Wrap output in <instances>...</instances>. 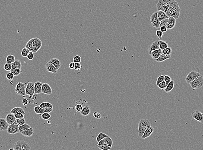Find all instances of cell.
<instances>
[{
    "label": "cell",
    "mask_w": 203,
    "mask_h": 150,
    "mask_svg": "<svg viewBox=\"0 0 203 150\" xmlns=\"http://www.w3.org/2000/svg\"><path fill=\"white\" fill-rule=\"evenodd\" d=\"M31 127L29 125L25 123L23 125H22L21 126H19V131L20 133L21 131H23L24 130H26L27 129H29Z\"/></svg>",
    "instance_id": "34"
},
{
    "label": "cell",
    "mask_w": 203,
    "mask_h": 150,
    "mask_svg": "<svg viewBox=\"0 0 203 150\" xmlns=\"http://www.w3.org/2000/svg\"><path fill=\"white\" fill-rule=\"evenodd\" d=\"M15 91L17 95L23 97L25 96L26 95L25 84L21 82H17Z\"/></svg>",
    "instance_id": "5"
},
{
    "label": "cell",
    "mask_w": 203,
    "mask_h": 150,
    "mask_svg": "<svg viewBox=\"0 0 203 150\" xmlns=\"http://www.w3.org/2000/svg\"><path fill=\"white\" fill-rule=\"evenodd\" d=\"M27 59H29V60H33V58H34L33 52H32V51H30V52L29 53L28 55V56L27 57Z\"/></svg>",
    "instance_id": "53"
},
{
    "label": "cell",
    "mask_w": 203,
    "mask_h": 150,
    "mask_svg": "<svg viewBox=\"0 0 203 150\" xmlns=\"http://www.w3.org/2000/svg\"><path fill=\"white\" fill-rule=\"evenodd\" d=\"M81 65L80 64V63H75L74 69L75 70L79 71L81 69Z\"/></svg>",
    "instance_id": "56"
},
{
    "label": "cell",
    "mask_w": 203,
    "mask_h": 150,
    "mask_svg": "<svg viewBox=\"0 0 203 150\" xmlns=\"http://www.w3.org/2000/svg\"><path fill=\"white\" fill-rule=\"evenodd\" d=\"M170 58L171 55H167L162 53L157 59H155V61L158 62H163L167 59H170Z\"/></svg>",
    "instance_id": "22"
},
{
    "label": "cell",
    "mask_w": 203,
    "mask_h": 150,
    "mask_svg": "<svg viewBox=\"0 0 203 150\" xmlns=\"http://www.w3.org/2000/svg\"><path fill=\"white\" fill-rule=\"evenodd\" d=\"M15 117L16 118H24V114L22 113H17L16 114H14Z\"/></svg>",
    "instance_id": "52"
},
{
    "label": "cell",
    "mask_w": 203,
    "mask_h": 150,
    "mask_svg": "<svg viewBox=\"0 0 203 150\" xmlns=\"http://www.w3.org/2000/svg\"><path fill=\"white\" fill-rule=\"evenodd\" d=\"M26 47L33 52H37L41 48L40 47L32 43L30 40L27 43Z\"/></svg>",
    "instance_id": "10"
},
{
    "label": "cell",
    "mask_w": 203,
    "mask_h": 150,
    "mask_svg": "<svg viewBox=\"0 0 203 150\" xmlns=\"http://www.w3.org/2000/svg\"><path fill=\"white\" fill-rule=\"evenodd\" d=\"M81 61V57L79 55H76L73 58V62L75 63H80Z\"/></svg>",
    "instance_id": "45"
},
{
    "label": "cell",
    "mask_w": 203,
    "mask_h": 150,
    "mask_svg": "<svg viewBox=\"0 0 203 150\" xmlns=\"http://www.w3.org/2000/svg\"><path fill=\"white\" fill-rule=\"evenodd\" d=\"M160 48V46L159 45L158 43V40L155 41L153 42L150 45L149 47L148 48V51L149 53L150 54L152 51H154L155 50L158 49Z\"/></svg>",
    "instance_id": "16"
},
{
    "label": "cell",
    "mask_w": 203,
    "mask_h": 150,
    "mask_svg": "<svg viewBox=\"0 0 203 150\" xmlns=\"http://www.w3.org/2000/svg\"><path fill=\"white\" fill-rule=\"evenodd\" d=\"M48 124H50L51 123V121L48 120Z\"/></svg>",
    "instance_id": "63"
},
{
    "label": "cell",
    "mask_w": 203,
    "mask_h": 150,
    "mask_svg": "<svg viewBox=\"0 0 203 150\" xmlns=\"http://www.w3.org/2000/svg\"><path fill=\"white\" fill-rule=\"evenodd\" d=\"M83 108L82 105L80 104H77L75 106V109H76V110H77V111L78 112H80L82 110Z\"/></svg>",
    "instance_id": "50"
},
{
    "label": "cell",
    "mask_w": 203,
    "mask_h": 150,
    "mask_svg": "<svg viewBox=\"0 0 203 150\" xmlns=\"http://www.w3.org/2000/svg\"><path fill=\"white\" fill-rule=\"evenodd\" d=\"M162 53V50H161V49L160 48L158 49L155 50L154 51H152L150 54H161Z\"/></svg>",
    "instance_id": "57"
},
{
    "label": "cell",
    "mask_w": 203,
    "mask_h": 150,
    "mask_svg": "<svg viewBox=\"0 0 203 150\" xmlns=\"http://www.w3.org/2000/svg\"><path fill=\"white\" fill-rule=\"evenodd\" d=\"M168 23L171 24H173L176 25V19H175L173 17H169L168 20Z\"/></svg>",
    "instance_id": "43"
},
{
    "label": "cell",
    "mask_w": 203,
    "mask_h": 150,
    "mask_svg": "<svg viewBox=\"0 0 203 150\" xmlns=\"http://www.w3.org/2000/svg\"><path fill=\"white\" fill-rule=\"evenodd\" d=\"M45 67L46 69L49 72L52 73L53 74H56L58 72V70L57 69L56 67L54 66L53 64H51L49 62L46 64Z\"/></svg>",
    "instance_id": "12"
},
{
    "label": "cell",
    "mask_w": 203,
    "mask_h": 150,
    "mask_svg": "<svg viewBox=\"0 0 203 150\" xmlns=\"http://www.w3.org/2000/svg\"><path fill=\"white\" fill-rule=\"evenodd\" d=\"M107 136H108V135L106 134H105L103 132H100L96 137V141L98 142H99L100 140L103 139L105 137Z\"/></svg>",
    "instance_id": "33"
},
{
    "label": "cell",
    "mask_w": 203,
    "mask_h": 150,
    "mask_svg": "<svg viewBox=\"0 0 203 150\" xmlns=\"http://www.w3.org/2000/svg\"><path fill=\"white\" fill-rule=\"evenodd\" d=\"M12 68H16L21 69L22 67V64L20 61L19 60H16L13 63H11Z\"/></svg>",
    "instance_id": "27"
},
{
    "label": "cell",
    "mask_w": 203,
    "mask_h": 150,
    "mask_svg": "<svg viewBox=\"0 0 203 150\" xmlns=\"http://www.w3.org/2000/svg\"><path fill=\"white\" fill-rule=\"evenodd\" d=\"M14 123L17 125L18 126H21L22 125L26 123V120L24 118H16L15 121Z\"/></svg>",
    "instance_id": "28"
},
{
    "label": "cell",
    "mask_w": 203,
    "mask_h": 150,
    "mask_svg": "<svg viewBox=\"0 0 203 150\" xmlns=\"http://www.w3.org/2000/svg\"><path fill=\"white\" fill-rule=\"evenodd\" d=\"M150 126V122L148 119H142L141 120L138 124L139 137L141 138L143 136L144 131Z\"/></svg>",
    "instance_id": "2"
},
{
    "label": "cell",
    "mask_w": 203,
    "mask_h": 150,
    "mask_svg": "<svg viewBox=\"0 0 203 150\" xmlns=\"http://www.w3.org/2000/svg\"><path fill=\"white\" fill-rule=\"evenodd\" d=\"M69 67L70 69H74V67H75V62H71L69 64Z\"/></svg>",
    "instance_id": "61"
},
{
    "label": "cell",
    "mask_w": 203,
    "mask_h": 150,
    "mask_svg": "<svg viewBox=\"0 0 203 150\" xmlns=\"http://www.w3.org/2000/svg\"><path fill=\"white\" fill-rule=\"evenodd\" d=\"M165 75H161L157 78V80H156V85L157 86H158V85L161 82H162L164 80Z\"/></svg>",
    "instance_id": "41"
},
{
    "label": "cell",
    "mask_w": 203,
    "mask_h": 150,
    "mask_svg": "<svg viewBox=\"0 0 203 150\" xmlns=\"http://www.w3.org/2000/svg\"><path fill=\"white\" fill-rule=\"evenodd\" d=\"M157 15L158 18L160 21L163 20L168 18V16L163 11H158Z\"/></svg>",
    "instance_id": "19"
},
{
    "label": "cell",
    "mask_w": 203,
    "mask_h": 150,
    "mask_svg": "<svg viewBox=\"0 0 203 150\" xmlns=\"http://www.w3.org/2000/svg\"><path fill=\"white\" fill-rule=\"evenodd\" d=\"M193 91L200 89L203 86V77L201 75L189 83Z\"/></svg>",
    "instance_id": "4"
},
{
    "label": "cell",
    "mask_w": 203,
    "mask_h": 150,
    "mask_svg": "<svg viewBox=\"0 0 203 150\" xmlns=\"http://www.w3.org/2000/svg\"><path fill=\"white\" fill-rule=\"evenodd\" d=\"M20 133L24 136L31 137V136H32L33 134H34V129L32 127H31L30 128L21 131Z\"/></svg>",
    "instance_id": "17"
},
{
    "label": "cell",
    "mask_w": 203,
    "mask_h": 150,
    "mask_svg": "<svg viewBox=\"0 0 203 150\" xmlns=\"http://www.w3.org/2000/svg\"><path fill=\"white\" fill-rule=\"evenodd\" d=\"M163 34H164V33L162 32L160 30H156V35L160 39H161V38L163 35Z\"/></svg>",
    "instance_id": "46"
},
{
    "label": "cell",
    "mask_w": 203,
    "mask_h": 150,
    "mask_svg": "<svg viewBox=\"0 0 203 150\" xmlns=\"http://www.w3.org/2000/svg\"><path fill=\"white\" fill-rule=\"evenodd\" d=\"M81 114L83 116L89 115L90 113V109L88 106H86L83 107L82 110L80 111Z\"/></svg>",
    "instance_id": "24"
},
{
    "label": "cell",
    "mask_w": 203,
    "mask_h": 150,
    "mask_svg": "<svg viewBox=\"0 0 203 150\" xmlns=\"http://www.w3.org/2000/svg\"><path fill=\"white\" fill-rule=\"evenodd\" d=\"M4 68L6 71H11V69L12 68L11 63H6V64H5L4 66Z\"/></svg>",
    "instance_id": "38"
},
{
    "label": "cell",
    "mask_w": 203,
    "mask_h": 150,
    "mask_svg": "<svg viewBox=\"0 0 203 150\" xmlns=\"http://www.w3.org/2000/svg\"><path fill=\"white\" fill-rule=\"evenodd\" d=\"M9 125L7 122L5 118H0V131L7 130Z\"/></svg>",
    "instance_id": "14"
},
{
    "label": "cell",
    "mask_w": 203,
    "mask_h": 150,
    "mask_svg": "<svg viewBox=\"0 0 203 150\" xmlns=\"http://www.w3.org/2000/svg\"><path fill=\"white\" fill-rule=\"evenodd\" d=\"M97 146L100 149L102 150H110L111 149V147H110L108 145H97Z\"/></svg>",
    "instance_id": "39"
},
{
    "label": "cell",
    "mask_w": 203,
    "mask_h": 150,
    "mask_svg": "<svg viewBox=\"0 0 203 150\" xmlns=\"http://www.w3.org/2000/svg\"><path fill=\"white\" fill-rule=\"evenodd\" d=\"M51 115L49 113H44L41 115V117L44 120H48L51 118Z\"/></svg>",
    "instance_id": "40"
},
{
    "label": "cell",
    "mask_w": 203,
    "mask_h": 150,
    "mask_svg": "<svg viewBox=\"0 0 203 150\" xmlns=\"http://www.w3.org/2000/svg\"><path fill=\"white\" fill-rule=\"evenodd\" d=\"M5 119L7 122L10 125L14 122L16 118L15 117V115L13 114L10 113L7 115Z\"/></svg>",
    "instance_id": "15"
},
{
    "label": "cell",
    "mask_w": 203,
    "mask_h": 150,
    "mask_svg": "<svg viewBox=\"0 0 203 150\" xmlns=\"http://www.w3.org/2000/svg\"><path fill=\"white\" fill-rule=\"evenodd\" d=\"M30 41L32 43L36 45H37L41 48L42 46V42L38 38H34L30 39Z\"/></svg>",
    "instance_id": "25"
},
{
    "label": "cell",
    "mask_w": 203,
    "mask_h": 150,
    "mask_svg": "<svg viewBox=\"0 0 203 150\" xmlns=\"http://www.w3.org/2000/svg\"><path fill=\"white\" fill-rule=\"evenodd\" d=\"M193 118L195 120L198 121L201 123H203V113H201L200 111L195 110L191 113Z\"/></svg>",
    "instance_id": "8"
},
{
    "label": "cell",
    "mask_w": 203,
    "mask_h": 150,
    "mask_svg": "<svg viewBox=\"0 0 203 150\" xmlns=\"http://www.w3.org/2000/svg\"><path fill=\"white\" fill-rule=\"evenodd\" d=\"M14 75L11 72L8 73L6 75V78L9 80H12L14 78Z\"/></svg>",
    "instance_id": "51"
},
{
    "label": "cell",
    "mask_w": 203,
    "mask_h": 150,
    "mask_svg": "<svg viewBox=\"0 0 203 150\" xmlns=\"http://www.w3.org/2000/svg\"><path fill=\"white\" fill-rule=\"evenodd\" d=\"M158 43L160 46V48L161 49V50H162L168 47V44L165 41L161 40H158Z\"/></svg>",
    "instance_id": "26"
},
{
    "label": "cell",
    "mask_w": 203,
    "mask_h": 150,
    "mask_svg": "<svg viewBox=\"0 0 203 150\" xmlns=\"http://www.w3.org/2000/svg\"><path fill=\"white\" fill-rule=\"evenodd\" d=\"M157 11H164L169 17L178 19L180 15L181 9L176 0H159L156 4Z\"/></svg>",
    "instance_id": "1"
},
{
    "label": "cell",
    "mask_w": 203,
    "mask_h": 150,
    "mask_svg": "<svg viewBox=\"0 0 203 150\" xmlns=\"http://www.w3.org/2000/svg\"><path fill=\"white\" fill-rule=\"evenodd\" d=\"M154 130V129L152 126H149L147 129L144 131V133L143 136L141 138L143 139H145L148 137H150L151 134H152V132Z\"/></svg>",
    "instance_id": "13"
},
{
    "label": "cell",
    "mask_w": 203,
    "mask_h": 150,
    "mask_svg": "<svg viewBox=\"0 0 203 150\" xmlns=\"http://www.w3.org/2000/svg\"><path fill=\"white\" fill-rule=\"evenodd\" d=\"M26 88H28L32 89L33 90H35V84L32 82H29L27 84V87Z\"/></svg>",
    "instance_id": "44"
},
{
    "label": "cell",
    "mask_w": 203,
    "mask_h": 150,
    "mask_svg": "<svg viewBox=\"0 0 203 150\" xmlns=\"http://www.w3.org/2000/svg\"><path fill=\"white\" fill-rule=\"evenodd\" d=\"M39 106L42 108H45L46 107H51L53 108V106L50 103L47 102H44L42 103Z\"/></svg>",
    "instance_id": "36"
},
{
    "label": "cell",
    "mask_w": 203,
    "mask_h": 150,
    "mask_svg": "<svg viewBox=\"0 0 203 150\" xmlns=\"http://www.w3.org/2000/svg\"><path fill=\"white\" fill-rule=\"evenodd\" d=\"M157 14V11L152 13L150 17V20L152 27L156 28V30H158L160 26V21L158 18Z\"/></svg>",
    "instance_id": "7"
},
{
    "label": "cell",
    "mask_w": 203,
    "mask_h": 150,
    "mask_svg": "<svg viewBox=\"0 0 203 150\" xmlns=\"http://www.w3.org/2000/svg\"><path fill=\"white\" fill-rule=\"evenodd\" d=\"M34 84L35 88V94H40L42 93L41 89L43 83L39 81H37L35 82Z\"/></svg>",
    "instance_id": "21"
},
{
    "label": "cell",
    "mask_w": 203,
    "mask_h": 150,
    "mask_svg": "<svg viewBox=\"0 0 203 150\" xmlns=\"http://www.w3.org/2000/svg\"><path fill=\"white\" fill-rule=\"evenodd\" d=\"M10 113H13V114H16L17 113H22L23 114H25V113L24 110L23 108L20 107H16L13 108L11 111Z\"/></svg>",
    "instance_id": "23"
},
{
    "label": "cell",
    "mask_w": 203,
    "mask_h": 150,
    "mask_svg": "<svg viewBox=\"0 0 203 150\" xmlns=\"http://www.w3.org/2000/svg\"><path fill=\"white\" fill-rule=\"evenodd\" d=\"M26 94L27 95L30 96H32L35 94V91L32 89L28 88L26 87Z\"/></svg>",
    "instance_id": "37"
},
{
    "label": "cell",
    "mask_w": 203,
    "mask_h": 150,
    "mask_svg": "<svg viewBox=\"0 0 203 150\" xmlns=\"http://www.w3.org/2000/svg\"><path fill=\"white\" fill-rule=\"evenodd\" d=\"M44 113H50L53 111V108L51 107H46L43 108Z\"/></svg>",
    "instance_id": "48"
},
{
    "label": "cell",
    "mask_w": 203,
    "mask_h": 150,
    "mask_svg": "<svg viewBox=\"0 0 203 150\" xmlns=\"http://www.w3.org/2000/svg\"><path fill=\"white\" fill-rule=\"evenodd\" d=\"M150 55L152 58V59L154 60H155V59H157L159 57L160 55L161 54H152L151 53L150 54Z\"/></svg>",
    "instance_id": "54"
},
{
    "label": "cell",
    "mask_w": 203,
    "mask_h": 150,
    "mask_svg": "<svg viewBox=\"0 0 203 150\" xmlns=\"http://www.w3.org/2000/svg\"><path fill=\"white\" fill-rule=\"evenodd\" d=\"M13 149L14 150H30L31 148L27 142L23 140H19L15 143Z\"/></svg>",
    "instance_id": "3"
},
{
    "label": "cell",
    "mask_w": 203,
    "mask_h": 150,
    "mask_svg": "<svg viewBox=\"0 0 203 150\" xmlns=\"http://www.w3.org/2000/svg\"><path fill=\"white\" fill-rule=\"evenodd\" d=\"M11 72L12 73L14 76H17L22 73V71L21 70V69L12 68L11 70Z\"/></svg>",
    "instance_id": "30"
},
{
    "label": "cell",
    "mask_w": 203,
    "mask_h": 150,
    "mask_svg": "<svg viewBox=\"0 0 203 150\" xmlns=\"http://www.w3.org/2000/svg\"><path fill=\"white\" fill-rule=\"evenodd\" d=\"M97 145H107L106 143V141L105 140L104 138L101 140H100L99 142H98V144Z\"/></svg>",
    "instance_id": "59"
},
{
    "label": "cell",
    "mask_w": 203,
    "mask_h": 150,
    "mask_svg": "<svg viewBox=\"0 0 203 150\" xmlns=\"http://www.w3.org/2000/svg\"><path fill=\"white\" fill-rule=\"evenodd\" d=\"M164 80L166 82V85H167L168 84V83H169V82L172 80V79L169 76L165 75L164 77Z\"/></svg>",
    "instance_id": "49"
},
{
    "label": "cell",
    "mask_w": 203,
    "mask_h": 150,
    "mask_svg": "<svg viewBox=\"0 0 203 150\" xmlns=\"http://www.w3.org/2000/svg\"><path fill=\"white\" fill-rule=\"evenodd\" d=\"M160 30L162 32L165 33L167 31V29L166 26H162V27H160Z\"/></svg>",
    "instance_id": "60"
},
{
    "label": "cell",
    "mask_w": 203,
    "mask_h": 150,
    "mask_svg": "<svg viewBox=\"0 0 203 150\" xmlns=\"http://www.w3.org/2000/svg\"><path fill=\"white\" fill-rule=\"evenodd\" d=\"M16 60L15 56L12 55H8L6 59V63H12Z\"/></svg>",
    "instance_id": "29"
},
{
    "label": "cell",
    "mask_w": 203,
    "mask_h": 150,
    "mask_svg": "<svg viewBox=\"0 0 203 150\" xmlns=\"http://www.w3.org/2000/svg\"><path fill=\"white\" fill-rule=\"evenodd\" d=\"M174 85H175V81L174 80H172L169 82V83H168V84L166 85V88L164 89V91L166 93H169L173 90V89L174 87Z\"/></svg>",
    "instance_id": "20"
},
{
    "label": "cell",
    "mask_w": 203,
    "mask_h": 150,
    "mask_svg": "<svg viewBox=\"0 0 203 150\" xmlns=\"http://www.w3.org/2000/svg\"><path fill=\"white\" fill-rule=\"evenodd\" d=\"M106 143L108 146H109L110 147H112V144H113V142H112V139L110 137L109 138V139L107 140Z\"/></svg>",
    "instance_id": "58"
},
{
    "label": "cell",
    "mask_w": 203,
    "mask_h": 150,
    "mask_svg": "<svg viewBox=\"0 0 203 150\" xmlns=\"http://www.w3.org/2000/svg\"><path fill=\"white\" fill-rule=\"evenodd\" d=\"M201 74L198 72H197L195 71H192L187 75L186 77L185 78V80L187 83H189L192 81L195 80V79L199 77Z\"/></svg>",
    "instance_id": "6"
},
{
    "label": "cell",
    "mask_w": 203,
    "mask_h": 150,
    "mask_svg": "<svg viewBox=\"0 0 203 150\" xmlns=\"http://www.w3.org/2000/svg\"><path fill=\"white\" fill-rule=\"evenodd\" d=\"M22 103L23 104V105L24 106H26V105H27L28 104V99H26V98L23 99V101H22Z\"/></svg>",
    "instance_id": "62"
},
{
    "label": "cell",
    "mask_w": 203,
    "mask_h": 150,
    "mask_svg": "<svg viewBox=\"0 0 203 150\" xmlns=\"http://www.w3.org/2000/svg\"><path fill=\"white\" fill-rule=\"evenodd\" d=\"M48 62L51 63V64H53L54 66L56 67L58 70L59 69L60 67H61V65H62V64H61V62H60V61L59 60V59H56V58H53V59H51Z\"/></svg>",
    "instance_id": "18"
},
{
    "label": "cell",
    "mask_w": 203,
    "mask_h": 150,
    "mask_svg": "<svg viewBox=\"0 0 203 150\" xmlns=\"http://www.w3.org/2000/svg\"><path fill=\"white\" fill-rule=\"evenodd\" d=\"M166 85H167L166 84V82L165 81V80H164L162 82H161L158 85L157 87L160 89H162V90H164V89L166 88Z\"/></svg>",
    "instance_id": "42"
},
{
    "label": "cell",
    "mask_w": 203,
    "mask_h": 150,
    "mask_svg": "<svg viewBox=\"0 0 203 150\" xmlns=\"http://www.w3.org/2000/svg\"><path fill=\"white\" fill-rule=\"evenodd\" d=\"M7 132L9 134H17L20 132L19 131V126L16 124L13 123L10 125L7 129Z\"/></svg>",
    "instance_id": "9"
},
{
    "label": "cell",
    "mask_w": 203,
    "mask_h": 150,
    "mask_svg": "<svg viewBox=\"0 0 203 150\" xmlns=\"http://www.w3.org/2000/svg\"><path fill=\"white\" fill-rule=\"evenodd\" d=\"M34 111L35 113L39 115H42L44 113L43 109L40 107L39 106H37L35 107L34 108Z\"/></svg>",
    "instance_id": "31"
},
{
    "label": "cell",
    "mask_w": 203,
    "mask_h": 150,
    "mask_svg": "<svg viewBox=\"0 0 203 150\" xmlns=\"http://www.w3.org/2000/svg\"><path fill=\"white\" fill-rule=\"evenodd\" d=\"M30 50L26 47H25L24 48H23V49L22 50L21 53L22 56L23 57H27L28 56V54L30 52Z\"/></svg>",
    "instance_id": "35"
},
{
    "label": "cell",
    "mask_w": 203,
    "mask_h": 150,
    "mask_svg": "<svg viewBox=\"0 0 203 150\" xmlns=\"http://www.w3.org/2000/svg\"><path fill=\"white\" fill-rule=\"evenodd\" d=\"M162 53L167 55H171V54L172 53V49L171 47H168L167 48H165L164 49L162 50Z\"/></svg>",
    "instance_id": "32"
},
{
    "label": "cell",
    "mask_w": 203,
    "mask_h": 150,
    "mask_svg": "<svg viewBox=\"0 0 203 150\" xmlns=\"http://www.w3.org/2000/svg\"><path fill=\"white\" fill-rule=\"evenodd\" d=\"M175 26H176V25H175L171 24H169V23H167V24L166 25V27L167 30H171V29H172L174 28L175 27Z\"/></svg>",
    "instance_id": "55"
},
{
    "label": "cell",
    "mask_w": 203,
    "mask_h": 150,
    "mask_svg": "<svg viewBox=\"0 0 203 150\" xmlns=\"http://www.w3.org/2000/svg\"><path fill=\"white\" fill-rule=\"evenodd\" d=\"M168 19H166L161 21L159 27H162V26H166V25L167 24V23H168Z\"/></svg>",
    "instance_id": "47"
},
{
    "label": "cell",
    "mask_w": 203,
    "mask_h": 150,
    "mask_svg": "<svg viewBox=\"0 0 203 150\" xmlns=\"http://www.w3.org/2000/svg\"><path fill=\"white\" fill-rule=\"evenodd\" d=\"M41 92L43 94H45L46 95H51L52 94V89L51 86H50L48 83H43L42 87Z\"/></svg>",
    "instance_id": "11"
}]
</instances>
